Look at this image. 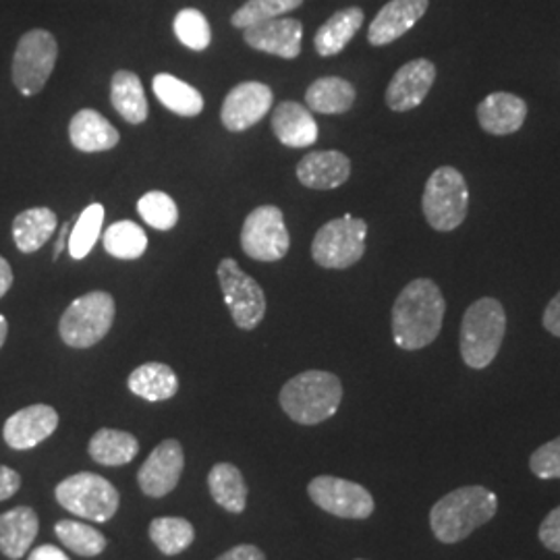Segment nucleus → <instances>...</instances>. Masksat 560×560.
Segmentation results:
<instances>
[{
    "label": "nucleus",
    "instance_id": "1",
    "mask_svg": "<svg viewBox=\"0 0 560 560\" xmlns=\"http://www.w3.org/2000/svg\"><path fill=\"white\" fill-rule=\"evenodd\" d=\"M446 312L441 287L430 279L411 280L393 305V339L399 349L420 351L439 339Z\"/></svg>",
    "mask_w": 560,
    "mask_h": 560
},
{
    "label": "nucleus",
    "instance_id": "2",
    "mask_svg": "<svg viewBox=\"0 0 560 560\" xmlns=\"http://www.w3.org/2000/svg\"><path fill=\"white\" fill-rule=\"evenodd\" d=\"M499 497L483 486H460L444 494L430 511V527L441 544H459L494 520Z\"/></svg>",
    "mask_w": 560,
    "mask_h": 560
},
{
    "label": "nucleus",
    "instance_id": "3",
    "mask_svg": "<svg viewBox=\"0 0 560 560\" xmlns=\"http://www.w3.org/2000/svg\"><path fill=\"white\" fill-rule=\"evenodd\" d=\"M282 411L301 425H318L339 411L342 384L339 376L322 370L301 372L280 390Z\"/></svg>",
    "mask_w": 560,
    "mask_h": 560
},
{
    "label": "nucleus",
    "instance_id": "4",
    "mask_svg": "<svg viewBox=\"0 0 560 560\" xmlns=\"http://www.w3.org/2000/svg\"><path fill=\"white\" fill-rule=\"evenodd\" d=\"M506 332V312L494 298L471 303L460 322L459 349L465 365L483 370L497 360Z\"/></svg>",
    "mask_w": 560,
    "mask_h": 560
},
{
    "label": "nucleus",
    "instance_id": "5",
    "mask_svg": "<svg viewBox=\"0 0 560 560\" xmlns=\"http://www.w3.org/2000/svg\"><path fill=\"white\" fill-rule=\"evenodd\" d=\"M117 305L106 291L81 295L60 316L59 335L67 347L90 349L98 345L113 328Z\"/></svg>",
    "mask_w": 560,
    "mask_h": 560
},
{
    "label": "nucleus",
    "instance_id": "6",
    "mask_svg": "<svg viewBox=\"0 0 560 560\" xmlns=\"http://www.w3.org/2000/svg\"><path fill=\"white\" fill-rule=\"evenodd\" d=\"M55 499L60 506L75 517L106 523L119 511V490L98 474L81 471L69 476L55 488Z\"/></svg>",
    "mask_w": 560,
    "mask_h": 560
},
{
    "label": "nucleus",
    "instance_id": "7",
    "mask_svg": "<svg viewBox=\"0 0 560 560\" xmlns=\"http://www.w3.org/2000/svg\"><path fill=\"white\" fill-rule=\"evenodd\" d=\"M469 208V189L457 168L441 166L425 183L421 210L434 231L448 233L463 224Z\"/></svg>",
    "mask_w": 560,
    "mask_h": 560
},
{
    "label": "nucleus",
    "instance_id": "8",
    "mask_svg": "<svg viewBox=\"0 0 560 560\" xmlns=\"http://www.w3.org/2000/svg\"><path fill=\"white\" fill-rule=\"evenodd\" d=\"M368 222L345 214L326 222L312 241V258L328 270H345L363 258L365 254Z\"/></svg>",
    "mask_w": 560,
    "mask_h": 560
},
{
    "label": "nucleus",
    "instance_id": "9",
    "mask_svg": "<svg viewBox=\"0 0 560 560\" xmlns=\"http://www.w3.org/2000/svg\"><path fill=\"white\" fill-rule=\"evenodd\" d=\"M59 59L57 38L46 30H32L21 36L13 55V83L23 96H36L50 80Z\"/></svg>",
    "mask_w": 560,
    "mask_h": 560
},
{
    "label": "nucleus",
    "instance_id": "10",
    "mask_svg": "<svg viewBox=\"0 0 560 560\" xmlns=\"http://www.w3.org/2000/svg\"><path fill=\"white\" fill-rule=\"evenodd\" d=\"M222 298L241 330H254L266 316V295L260 284L241 270L240 264L224 258L219 264Z\"/></svg>",
    "mask_w": 560,
    "mask_h": 560
},
{
    "label": "nucleus",
    "instance_id": "11",
    "mask_svg": "<svg viewBox=\"0 0 560 560\" xmlns=\"http://www.w3.org/2000/svg\"><path fill=\"white\" fill-rule=\"evenodd\" d=\"M307 494L322 511L340 520H368L376 511V502L368 488L337 476L314 478L307 483Z\"/></svg>",
    "mask_w": 560,
    "mask_h": 560
},
{
    "label": "nucleus",
    "instance_id": "12",
    "mask_svg": "<svg viewBox=\"0 0 560 560\" xmlns=\"http://www.w3.org/2000/svg\"><path fill=\"white\" fill-rule=\"evenodd\" d=\"M241 247L252 260H282L291 247V235L287 231L280 208L277 206L256 208L243 222Z\"/></svg>",
    "mask_w": 560,
    "mask_h": 560
},
{
    "label": "nucleus",
    "instance_id": "13",
    "mask_svg": "<svg viewBox=\"0 0 560 560\" xmlns=\"http://www.w3.org/2000/svg\"><path fill=\"white\" fill-rule=\"evenodd\" d=\"M272 104H275V94L266 83L243 81L240 85H235L222 102V125L233 133L245 131L258 125L268 115Z\"/></svg>",
    "mask_w": 560,
    "mask_h": 560
},
{
    "label": "nucleus",
    "instance_id": "14",
    "mask_svg": "<svg viewBox=\"0 0 560 560\" xmlns=\"http://www.w3.org/2000/svg\"><path fill=\"white\" fill-rule=\"evenodd\" d=\"M183 467L185 453L180 442L173 439L162 441L141 465L138 474L141 492L150 499H164L177 488Z\"/></svg>",
    "mask_w": 560,
    "mask_h": 560
},
{
    "label": "nucleus",
    "instance_id": "15",
    "mask_svg": "<svg viewBox=\"0 0 560 560\" xmlns=\"http://www.w3.org/2000/svg\"><path fill=\"white\" fill-rule=\"evenodd\" d=\"M59 428V413L50 405H30L4 421L2 439L13 451H27L48 441Z\"/></svg>",
    "mask_w": 560,
    "mask_h": 560
},
{
    "label": "nucleus",
    "instance_id": "16",
    "mask_svg": "<svg viewBox=\"0 0 560 560\" xmlns=\"http://www.w3.org/2000/svg\"><path fill=\"white\" fill-rule=\"evenodd\" d=\"M436 81V67L428 59L409 60L402 65L386 88V104L395 113L418 108Z\"/></svg>",
    "mask_w": 560,
    "mask_h": 560
},
{
    "label": "nucleus",
    "instance_id": "17",
    "mask_svg": "<svg viewBox=\"0 0 560 560\" xmlns=\"http://www.w3.org/2000/svg\"><path fill=\"white\" fill-rule=\"evenodd\" d=\"M243 38L254 48L280 59H298L303 40V25L300 20L279 18L245 27Z\"/></svg>",
    "mask_w": 560,
    "mask_h": 560
},
{
    "label": "nucleus",
    "instance_id": "18",
    "mask_svg": "<svg viewBox=\"0 0 560 560\" xmlns=\"http://www.w3.org/2000/svg\"><path fill=\"white\" fill-rule=\"evenodd\" d=\"M430 0H390L381 9L368 30L372 46H386L399 40L425 15Z\"/></svg>",
    "mask_w": 560,
    "mask_h": 560
},
{
    "label": "nucleus",
    "instance_id": "19",
    "mask_svg": "<svg viewBox=\"0 0 560 560\" xmlns=\"http://www.w3.org/2000/svg\"><path fill=\"white\" fill-rule=\"evenodd\" d=\"M351 175V161L337 150L310 152L298 164V179L310 189H337Z\"/></svg>",
    "mask_w": 560,
    "mask_h": 560
},
{
    "label": "nucleus",
    "instance_id": "20",
    "mask_svg": "<svg viewBox=\"0 0 560 560\" xmlns=\"http://www.w3.org/2000/svg\"><path fill=\"white\" fill-rule=\"evenodd\" d=\"M525 119L527 102L509 92H494L478 104L481 129L492 136H511L520 131Z\"/></svg>",
    "mask_w": 560,
    "mask_h": 560
},
{
    "label": "nucleus",
    "instance_id": "21",
    "mask_svg": "<svg viewBox=\"0 0 560 560\" xmlns=\"http://www.w3.org/2000/svg\"><path fill=\"white\" fill-rule=\"evenodd\" d=\"M40 520L32 506H15L0 515V552L9 560H20L38 538Z\"/></svg>",
    "mask_w": 560,
    "mask_h": 560
},
{
    "label": "nucleus",
    "instance_id": "22",
    "mask_svg": "<svg viewBox=\"0 0 560 560\" xmlns=\"http://www.w3.org/2000/svg\"><path fill=\"white\" fill-rule=\"evenodd\" d=\"M272 133L282 145L307 148L318 140V122L300 102H280L272 113Z\"/></svg>",
    "mask_w": 560,
    "mask_h": 560
},
{
    "label": "nucleus",
    "instance_id": "23",
    "mask_svg": "<svg viewBox=\"0 0 560 560\" xmlns=\"http://www.w3.org/2000/svg\"><path fill=\"white\" fill-rule=\"evenodd\" d=\"M69 140L75 150L85 154L108 152L119 143V131L113 122L104 119L98 110L83 108L69 122Z\"/></svg>",
    "mask_w": 560,
    "mask_h": 560
},
{
    "label": "nucleus",
    "instance_id": "24",
    "mask_svg": "<svg viewBox=\"0 0 560 560\" xmlns=\"http://www.w3.org/2000/svg\"><path fill=\"white\" fill-rule=\"evenodd\" d=\"M127 386L136 397L150 402H161V400L173 399L177 395L179 378L171 365L150 361L131 372Z\"/></svg>",
    "mask_w": 560,
    "mask_h": 560
},
{
    "label": "nucleus",
    "instance_id": "25",
    "mask_svg": "<svg viewBox=\"0 0 560 560\" xmlns=\"http://www.w3.org/2000/svg\"><path fill=\"white\" fill-rule=\"evenodd\" d=\"M57 224V214L50 208H30L13 221V241L21 254H34L55 235Z\"/></svg>",
    "mask_w": 560,
    "mask_h": 560
},
{
    "label": "nucleus",
    "instance_id": "26",
    "mask_svg": "<svg viewBox=\"0 0 560 560\" xmlns=\"http://www.w3.org/2000/svg\"><path fill=\"white\" fill-rule=\"evenodd\" d=\"M361 25H363V11L360 7H349L335 13L322 25L314 38L316 52L320 57H337L347 48V44L355 38Z\"/></svg>",
    "mask_w": 560,
    "mask_h": 560
},
{
    "label": "nucleus",
    "instance_id": "27",
    "mask_svg": "<svg viewBox=\"0 0 560 560\" xmlns=\"http://www.w3.org/2000/svg\"><path fill=\"white\" fill-rule=\"evenodd\" d=\"M208 490L214 502L229 513H243L247 506V483L240 467L233 463H217L208 474Z\"/></svg>",
    "mask_w": 560,
    "mask_h": 560
},
{
    "label": "nucleus",
    "instance_id": "28",
    "mask_svg": "<svg viewBox=\"0 0 560 560\" xmlns=\"http://www.w3.org/2000/svg\"><path fill=\"white\" fill-rule=\"evenodd\" d=\"M88 453L92 460H96L101 465L119 467V465H127L138 457L140 442L129 432L102 428L88 444Z\"/></svg>",
    "mask_w": 560,
    "mask_h": 560
},
{
    "label": "nucleus",
    "instance_id": "29",
    "mask_svg": "<svg viewBox=\"0 0 560 560\" xmlns=\"http://www.w3.org/2000/svg\"><path fill=\"white\" fill-rule=\"evenodd\" d=\"M355 102V88L342 78H320L305 92V104L310 110L320 115H342Z\"/></svg>",
    "mask_w": 560,
    "mask_h": 560
},
{
    "label": "nucleus",
    "instance_id": "30",
    "mask_svg": "<svg viewBox=\"0 0 560 560\" xmlns=\"http://www.w3.org/2000/svg\"><path fill=\"white\" fill-rule=\"evenodd\" d=\"M110 102L122 119L141 125L148 119V101L141 80L133 71H117L110 83Z\"/></svg>",
    "mask_w": 560,
    "mask_h": 560
},
{
    "label": "nucleus",
    "instance_id": "31",
    "mask_svg": "<svg viewBox=\"0 0 560 560\" xmlns=\"http://www.w3.org/2000/svg\"><path fill=\"white\" fill-rule=\"evenodd\" d=\"M152 90L156 98L179 117H198L203 110V96L200 92L171 73H159L152 80Z\"/></svg>",
    "mask_w": 560,
    "mask_h": 560
},
{
    "label": "nucleus",
    "instance_id": "32",
    "mask_svg": "<svg viewBox=\"0 0 560 560\" xmlns=\"http://www.w3.org/2000/svg\"><path fill=\"white\" fill-rule=\"evenodd\" d=\"M102 243L106 254L117 260H138L148 247V235L138 222L119 221L104 231Z\"/></svg>",
    "mask_w": 560,
    "mask_h": 560
},
{
    "label": "nucleus",
    "instance_id": "33",
    "mask_svg": "<svg viewBox=\"0 0 560 560\" xmlns=\"http://www.w3.org/2000/svg\"><path fill=\"white\" fill-rule=\"evenodd\" d=\"M148 532L164 557H177L196 540V527L183 517H159L150 523Z\"/></svg>",
    "mask_w": 560,
    "mask_h": 560
},
{
    "label": "nucleus",
    "instance_id": "34",
    "mask_svg": "<svg viewBox=\"0 0 560 560\" xmlns=\"http://www.w3.org/2000/svg\"><path fill=\"white\" fill-rule=\"evenodd\" d=\"M55 534H57V538L65 548H69L71 552H75L78 557H83V559L98 557L108 546V540L104 538V534H101L96 527L85 525L80 521L60 520L55 525Z\"/></svg>",
    "mask_w": 560,
    "mask_h": 560
},
{
    "label": "nucleus",
    "instance_id": "35",
    "mask_svg": "<svg viewBox=\"0 0 560 560\" xmlns=\"http://www.w3.org/2000/svg\"><path fill=\"white\" fill-rule=\"evenodd\" d=\"M104 224V206L102 203H90L80 214L75 226L69 235V254L73 260H83L94 245L98 243Z\"/></svg>",
    "mask_w": 560,
    "mask_h": 560
},
{
    "label": "nucleus",
    "instance_id": "36",
    "mask_svg": "<svg viewBox=\"0 0 560 560\" xmlns=\"http://www.w3.org/2000/svg\"><path fill=\"white\" fill-rule=\"evenodd\" d=\"M303 0H247L231 18V23L240 30L258 25L264 21L279 20L284 13L300 9Z\"/></svg>",
    "mask_w": 560,
    "mask_h": 560
},
{
    "label": "nucleus",
    "instance_id": "37",
    "mask_svg": "<svg viewBox=\"0 0 560 560\" xmlns=\"http://www.w3.org/2000/svg\"><path fill=\"white\" fill-rule=\"evenodd\" d=\"M138 212L145 224L159 231H171L179 221V208L164 191H148L138 201Z\"/></svg>",
    "mask_w": 560,
    "mask_h": 560
},
{
    "label": "nucleus",
    "instance_id": "38",
    "mask_svg": "<svg viewBox=\"0 0 560 560\" xmlns=\"http://www.w3.org/2000/svg\"><path fill=\"white\" fill-rule=\"evenodd\" d=\"M175 36L179 38L183 46L201 52L210 46L212 40V30L210 23L206 20V15L198 9H180L175 18Z\"/></svg>",
    "mask_w": 560,
    "mask_h": 560
},
{
    "label": "nucleus",
    "instance_id": "39",
    "mask_svg": "<svg viewBox=\"0 0 560 560\" xmlns=\"http://www.w3.org/2000/svg\"><path fill=\"white\" fill-rule=\"evenodd\" d=\"M529 469L538 480H560V436L532 453Z\"/></svg>",
    "mask_w": 560,
    "mask_h": 560
},
{
    "label": "nucleus",
    "instance_id": "40",
    "mask_svg": "<svg viewBox=\"0 0 560 560\" xmlns=\"http://www.w3.org/2000/svg\"><path fill=\"white\" fill-rule=\"evenodd\" d=\"M538 538L546 550L560 555V506L552 509L544 521H541L540 529H538Z\"/></svg>",
    "mask_w": 560,
    "mask_h": 560
},
{
    "label": "nucleus",
    "instance_id": "41",
    "mask_svg": "<svg viewBox=\"0 0 560 560\" xmlns=\"http://www.w3.org/2000/svg\"><path fill=\"white\" fill-rule=\"evenodd\" d=\"M20 474L7 465H0V502L13 499L20 492Z\"/></svg>",
    "mask_w": 560,
    "mask_h": 560
},
{
    "label": "nucleus",
    "instance_id": "42",
    "mask_svg": "<svg viewBox=\"0 0 560 560\" xmlns=\"http://www.w3.org/2000/svg\"><path fill=\"white\" fill-rule=\"evenodd\" d=\"M541 324H544V328H546L552 337H559L560 339V291L550 300V303L546 305L544 316H541Z\"/></svg>",
    "mask_w": 560,
    "mask_h": 560
},
{
    "label": "nucleus",
    "instance_id": "43",
    "mask_svg": "<svg viewBox=\"0 0 560 560\" xmlns=\"http://www.w3.org/2000/svg\"><path fill=\"white\" fill-rule=\"evenodd\" d=\"M217 560H266V555L254 544H240V546L226 550Z\"/></svg>",
    "mask_w": 560,
    "mask_h": 560
},
{
    "label": "nucleus",
    "instance_id": "44",
    "mask_svg": "<svg viewBox=\"0 0 560 560\" xmlns=\"http://www.w3.org/2000/svg\"><path fill=\"white\" fill-rule=\"evenodd\" d=\"M27 560H71L60 548L52 546V544H44L38 546L36 550H32L30 559Z\"/></svg>",
    "mask_w": 560,
    "mask_h": 560
},
{
    "label": "nucleus",
    "instance_id": "45",
    "mask_svg": "<svg viewBox=\"0 0 560 560\" xmlns=\"http://www.w3.org/2000/svg\"><path fill=\"white\" fill-rule=\"evenodd\" d=\"M11 287H13V268L0 256V298H4Z\"/></svg>",
    "mask_w": 560,
    "mask_h": 560
},
{
    "label": "nucleus",
    "instance_id": "46",
    "mask_svg": "<svg viewBox=\"0 0 560 560\" xmlns=\"http://www.w3.org/2000/svg\"><path fill=\"white\" fill-rule=\"evenodd\" d=\"M71 224H73V222H65V224L60 226L59 241H57V245H55V260H59L60 254H62V252H65V247L69 245Z\"/></svg>",
    "mask_w": 560,
    "mask_h": 560
},
{
    "label": "nucleus",
    "instance_id": "47",
    "mask_svg": "<svg viewBox=\"0 0 560 560\" xmlns=\"http://www.w3.org/2000/svg\"><path fill=\"white\" fill-rule=\"evenodd\" d=\"M7 335H9V322H7L4 316H0V349H2L4 340H7Z\"/></svg>",
    "mask_w": 560,
    "mask_h": 560
},
{
    "label": "nucleus",
    "instance_id": "48",
    "mask_svg": "<svg viewBox=\"0 0 560 560\" xmlns=\"http://www.w3.org/2000/svg\"><path fill=\"white\" fill-rule=\"evenodd\" d=\"M358 560H363V559H358Z\"/></svg>",
    "mask_w": 560,
    "mask_h": 560
}]
</instances>
